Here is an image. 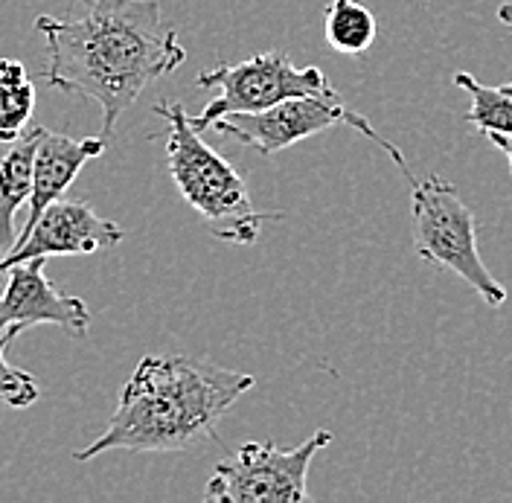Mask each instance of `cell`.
<instances>
[{
	"label": "cell",
	"mask_w": 512,
	"mask_h": 503,
	"mask_svg": "<svg viewBox=\"0 0 512 503\" xmlns=\"http://www.w3.org/2000/svg\"><path fill=\"white\" fill-rule=\"evenodd\" d=\"M35 30L47 44L44 79L62 94L91 99L102 111V137L152 82L187 62L178 32L158 0H94L79 21L41 15Z\"/></svg>",
	"instance_id": "1"
},
{
	"label": "cell",
	"mask_w": 512,
	"mask_h": 503,
	"mask_svg": "<svg viewBox=\"0 0 512 503\" xmlns=\"http://www.w3.org/2000/svg\"><path fill=\"white\" fill-rule=\"evenodd\" d=\"M254 384L248 373L187 355H146L123 384L108 428L73 457L88 463L108 451L166 454L213 440L219 419Z\"/></svg>",
	"instance_id": "2"
},
{
	"label": "cell",
	"mask_w": 512,
	"mask_h": 503,
	"mask_svg": "<svg viewBox=\"0 0 512 503\" xmlns=\"http://www.w3.org/2000/svg\"><path fill=\"white\" fill-rule=\"evenodd\" d=\"M155 114L166 120V166L178 192L207 221L210 233L227 245H254L265 221H280L283 213L256 210L251 189L239 169L224 160L192 126L181 102H155Z\"/></svg>",
	"instance_id": "3"
},
{
	"label": "cell",
	"mask_w": 512,
	"mask_h": 503,
	"mask_svg": "<svg viewBox=\"0 0 512 503\" xmlns=\"http://www.w3.org/2000/svg\"><path fill=\"white\" fill-rule=\"evenodd\" d=\"M408 184L419 259L457 274L463 283L472 285V291H478L486 306L501 309L507 303V288L492 277V271L480 259L475 216L460 198L457 187L443 175H414Z\"/></svg>",
	"instance_id": "4"
},
{
	"label": "cell",
	"mask_w": 512,
	"mask_h": 503,
	"mask_svg": "<svg viewBox=\"0 0 512 503\" xmlns=\"http://www.w3.org/2000/svg\"><path fill=\"white\" fill-rule=\"evenodd\" d=\"M338 123H347V126L358 128L364 137H370L373 143H379L384 152L393 158V163L402 169V175L411 181L414 172L408 166V160L402 158V152L384 140L376 128L370 126L367 117H361L358 111H352L350 105L335 94H309V96H291L283 99L265 111H254V114H230L216 120L210 131H216L219 137H230L248 149H254L259 155H277L283 149L297 146L300 140H309L315 134H323Z\"/></svg>",
	"instance_id": "5"
},
{
	"label": "cell",
	"mask_w": 512,
	"mask_h": 503,
	"mask_svg": "<svg viewBox=\"0 0 512 503\" xmlns=\"http://www.w3.org/2000/svg\"><path fill=\"white\" fill-rule=\"evenodd\" d=\"M201 91H216L201 114L190 117L198 131H210L216 120L230 114H254L265 111L283 99L335 91L320 67H294L288 53L268 50L239 64L219 62L198 76Z\"/></svg>",
	"instance_id": "6"
},
{
	"label": "cell",
	"mask_w": 512,
	"mask_h": 503,
	"mask_svg": "<svg viewBox=\"0 0 512 503\" xmlns=\"http://www.w3.org/2000/svg\"><path fill=\"white\" fill-rule=\"evenodd\" d=\"M332 431L320 428L291 451L274 442H245L216 466L204 489L210 503H303L309 501V466L320 448L332 442Z\"/></svg>",
	"instance_id": "7"
},
{
	"label": "cell",
	"mask_w": 512,
	"mask_h": 503,
	"mask_svg": "<svg viewBox=\"0 0 512 503\" xmlns=\"http://www.w3.org/2000/svg\"><path fill=\"white\" fill-rule=\"evenodd\" d=\"M126 239V230L111 219H102L91 204L59 198L53 201L32 230L18 239V245L0 259V277L27 259H50V256H76L117 248Z\"/></svg>",
	"instance_id": "8"
},
{
	"label": "cell",
	"mask_w": 512,
	"mask_h": 503,
	"mask_svg": "<svg viewBox=\"0 0 512 503\" xmlns=\"http://www.w3.org/2000/svg\"><path fill=\"white\" fill-rule=\"evenodd\" d=\"M6 288L0 291V338L6 332H24L32 326H62L73 338H85L91 326V309L85 300L64 294L44 274V256L12 265Z\"/></svg>",
	"instance_id": "9"
},
{
	"label": "cell",
	"mask_w": 512,
	"mask_h": 503,
	"mask_svg": "<svg viewBox=\"0 0 512 503\" xmlns=\"http://www.w3.org/2000/svg\"><path fill=\"white\" fill-rule=\"evenodd\" d=\"M105 152V137H85V140H73L67 134L56 131H44L38 152H35V166H32V195L27 201L30 213L24 221V230L18 239H24L32 230V224L41 219V213L64 198L67 187L76 181V175L82 172V166L88 160L102 158Z\"/></svg>",
	"instance_id": "10"
},
{
	"label": "cell",
	"mask_w": 512,
	"mask_h": 503,
	"mask_svg": "<svg viewBox=\"0 0 512 503\" xmlns=\"http://www.w3.org/2000/svg\"><path fill=\"white\" fill-rule=\"evenodd\" d=\"M47 128L32 126L12 149L0 158V259L18 245L15 216L30 201L32 195V166L35 152Z\"/></svg>",
	"instance_id": "11"
},
{
	"label": "cell",
	"mask_w": 512,
	"mask_h": 503,
	"mask_svg": "<svg viewBox=\"0 0 512 503\" xmlns=\"http://www.w3.org/2000/svg\"><path fill=\"white\" fill-rule=\"evenodd\" d=\"M323 35L335 53L361 56L376 44L379 21L358 0H329V6L323 12Z\"/></svg>",
	"instance_id": "12"
},
{
	"label": "cell",
	"mask_w": 512,
	"mask_h": 503,
	"mask_svg": "<svg viewBox=\"0 0 512 503\" xmlns=\"http://www.w3.org/2000/svg\"><path fill=\"white\" fill-rule=\"evenodd\" d=\"M35 85L24 62L3 56L0 59V143L21 140L32 123Z\"/></svg>",
	"instance_id": "13"
},
{
	"label": "cell",
	"mask_w": 512,
	"mask_h": 503,
	"mask_svg": "<svg viewBox=\"0 0 512 503\" xmlns=\"http://www.w3.org/2000/svg\"><path fill=\"white\" fill-rule=\"evenodd\" d=\"M454 85L472 96V108L466 120L478 128L480 134H492V131L512 134V82L489 88V85H480L472 73L460 70L454 76Z\"/></svg>",
	"instance_id": "14"
},
{
	"label": "cell",
	"mask_w": 512,
	"mask_h": 503,
	"mask_svg": "<svg viewBox=\"0 0 512 503\" xmlns=\"http://www.w3.org/2000/svg\"><path fill=\"white\" fill-rule=\"evenodd\" d=\"M15 338L18 332H6L0 338V408H30L41 396L35 376L6 361V349Z\"/></svg>",
	"instance_id": "15"
},
{
	"label": "cell",
	"mask_w": 512,
	"mask_h": 503,
	"mask_svg": "<svg viewBox=\"0 0 512 503\" xmlns=\"http://www.w3.org/2000/svg\"><path fill=\"white\" fill-rule=\"evenodd\" d=\"M504 155H507V160H510V172H512V134H498V131H492V134H486Z\"/></svg>",
	"instance_id": "16"
},
{
	"label": "cell",
	"mask_w": 512,
	"mask_h": 503,
	"mask_svg": "<svg viewBox=\"0 0 512 503\" xmlns=\"http://www.w3.org/2000/svg\"><path fill=\"white\" fill-rule=\"evenodd\" d=\"M498 21H501V24H504V27L512 32V0L510 3H504V6L498 9Z\"/></svg>",
	"instance_id": "17"
},
{
	"label": "cell",
	"mask_w": 512,
	"mask_h": 503,
	"mask_svg": "<svg viewBox=\"0 0 512 503\" xmlns=\"http://www.w3.org/2000/svg\"><path fill=\"white\" fill-rule=\"evenodd\" d=\"M79 3H88V0H79Z\"/></svg>",
	"instance_id": "18"
}]
</instances>
